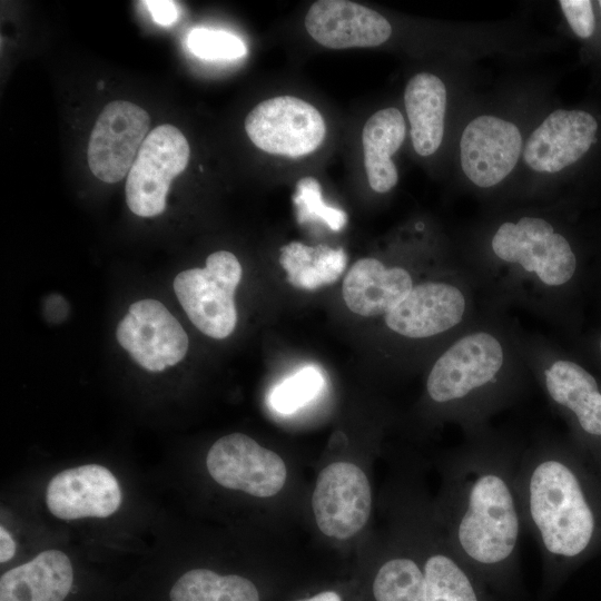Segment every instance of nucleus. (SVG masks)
Masks as SVG:
<instances>
[{
    "instance_id": "nucleus-34",
    "label": "nucleus",
    "mask_w": 601,
    "mask_h": 601,
    "mask_svg": "<svg viewBox=\"0 0 601 601\" xmlns=\"http://www.w3.org/2000/svg\"><path fill=\"white\" fill-rule=\"evenodd\" d=\"M599 6H600V8H601V1H599Z\"/></svg>"
},
{
    "instance_id": "nucleus-16",
    "label": "nucleus",
    "mask_w": 601,
    "mask_h": 601,
    "mask_svg": "<svg viewBox=\"0 0 601 601\" xmlns=\"http://www.w3.org/2000/svg\"><path fill=\"white\" fill-rule=\"evenodd\" d=\"M309 36L331 49L376 47L392 33L390 22L378 12L346 0H321L305 17Z\"/></svg>"
},
{
    "instance_id": "nucleus-3",
    "label": "nucleus",
    "mask_w": 601,
    "mask_h": 601,
    "mask_svg": "<svg viewBox=\"0 0 601 601\" xmlns=\"http://www.w3.org/2000/svg\"><path fill=\"white\" fill-rule=\"evenodd\" d=\"M516 485L524 531L542 556L549 598L601 552V470L565 437L538 435L524 445Z\"/></svg>"
},
{
    "instance_id": "nucleus-10",
    "label": "nucleus",
    "mask_w": 601,
    "mask_h": 601,
    "mask_svg": "<svg viewBox=\"0 0 601 601\" xmlns=\"http://www.w3.org/2000/svg\"><path fill=\"white\" fill-rule=\"evenodd\" d=\"M206 465L221 486L257 497L276 495L287 479L282 457L243 433L217 440L208 451Z\"/></svg>"
},
{
    "instance_id": "nucleus-26",
    "label": "nucleus",
    "mask_w": 601,
    "mask_h": 601,
    "mask_svg": "<svg viewBox=\"0 0 601 601\" xmlns=\"http://www.w3.org/2000/svg\"><path fill=\"white\" fill-rule=\"evenodd\" d=\"M299 224L319 220L332 230H341L347 223L345 211L331 207L323 201L319 181L311 176L300 178L293 195Z\"/></svg>"
},
{
    "instance_id": "nucleus-8",
    "label": "nucleus",
    "mask_w": 601,
    "mask_h": 601,
    "mask_svg": "<svg viewBox=\"0 0 601 601\" xmlns=\"http://www.w3.org/2000/svg\"><path fill=\"white\" fill-rule=\"evenodd\" d=\"M245 129L259 149L290 158L312 154L326 135L321 112L293 96H277L259 102L246 117Z\"/></svg>"
},
{
    "instance_id": "nucleus-14",
    "label": "nucleus",
    "mask_w": 601,
    "mask_h": 601,
    "mask_svg": "<svg viewBox=\"0 0 601 601\" xmlns=\"http://www.w3.org/2000/svg\"><path fill=\"white\" fill-rule=\"evenodd\" d=\"M121 499L115 475L98 464L61 471L46 491L49 511L62 520L107 518L118 510Z\"/></svg>"
},
{
    "instance_id": "nucleus-22",
    "label": "nucleus",
    "mask_w": 601,
    "mask_h": 601,
    "mask_svg": "<svg viewBox=\"0 0 601 601\" xmlns=\"http://www.w3.org/2000/svg\"><path fill=\"white\" fill-rule=\"evenodd\" d=\"M346 259L343 248L307 246L299 242L283 246L279 255L288 283L308 290L335 283L346 267Z\"/></svg>"
},
{
    "instance_id": "nucleus-21",
    "label": "nucleus",
    "mask_w": 601,
    "mask_h": 601,
    "mask_svg": "<svg viewBox=\"0 0 601 601\" xmlns=\"http://www.w3.org/2000/svg\"><path fill=\"white\" fill-rule=\"evenodd\" d=\"M405 138V120L396 108L375 112L362 132L364 165L371 188L376 193L390 191L398 180L392 155Z\"/></svg>"
},
{
    "instance_id": "nucleus-31",
    "label": "nucleus",
    "mask_w": 601,
    "mask_h": 601,
    "mask_svg": "<svg viewBox=\"0 0 601 601\" xmlns=\"http://www.w3.org/2000/svg\"><path fill=\"white\" fill-rule=\"evenodd\" d=\"M590 297L601 309V256L590 264Z\"/></svg>"
},
{
    "instance_id": "nucleus-32",
    "label": "nucleus",
    "mask_w": 601,
    "mask_h": 601,
    "mask_svg": "<svg viewBox=\"0 0 601 601\" xmlns=\"http://www.w3.org/2000/svg\"><path fill=\"white\" fill-rule=\"evenodd\" d=\"M16 551V544L8 531L1 526L0 528V561H9Z\"/></svg>"
},
{
    "instance_id": "nucleus-2",
    "label": "nucleus",
    "mask_w": 601,
    "mask_h": 601,
    "mask_svg": "<svg viewBox=\"0 0 601 601\" xmlns=\"http://www.w3.org/2000/svg\"><path fill=\"white\" fill-rule=\"evenodd\" d=\"M481 305L521 308L570 342L581 333L590 298V262L548 218L522 215L495 226L485 249L460 260Z\"/></svg>"
},
{
    "instance_id": "nucleus-27",
    "label": "nucleus",
    "mask_w": 601,
    "mask_h": 601,
    "mask_svg": "<svg viewBox=\"0 0 601 601\" xmlns=\"http://www.w3.org/2000/svg\"><path fill=\"white\" fill-rule=\"evenodd\" d=\"M187 45L195 56L205 60H234L247 53L245 43L237 36L221 30L194 29Z\"/></svg>"
},
{
    "instance_id": "nucleus-7",
    "label": "nucleus",
    "mask_w": 601,
    "mask_h": 601,
    "mask_svg": "<svg viewBox=\"0 0 601 601\" xmlns=\"http://www.w3.org/2000/svg\"><path fill=\"white\" fill-rule=\"evenodd\" d=\"M190 149L183 132L173 125L152 129L142 142L128 173L126 201L140 217L160 215L171 180L185 170Z\"/></svg>"
},
{
    "instance_id": "nucleus-19",
    "label": "nucleus",
    "mask_w": 601,
    "mask_h": 601,
    "mask_svg": "<svg viewBox=\"0 0 601 601\" xmlns=\"http://www.w3.org/2000/svg\"><path fill=\"white\" fill-rule=\"evenodd\" d=\"M73 569L61 551L47 550L0 579V601H63L72 585Z\"/></svg>"
},
{
    "instance_id": "nucleus-29",
    "label": "nucleus",
    "mask_w": 601,
    "mask_h": 601,
    "mask_svg": "<svg viewBox=\"0 0 601 601\" xmlns=\"http://www.w3.org/2000/svg\"><path fill=\"white\" fill-rule=\"evenodd\" d=\"M570 343V347L601 376V326L582 332Z\"/></svg>"
},
{
    "instance_id": "nucleus-11",
    "label": "nucleus",
    "mask_w": 601,
    "mask_h": 601,
    "mask_svg": "<svg viewBox=\"0 0 601 601\" xmlns=\"http://www.w3.org/2000/svg\"><path fill=\"white\" fill-rule=\"evenodd\" d=\"M150 118L141 107L124 100L105 106L88 144L91 173L105 183H117L130 170L148 136Z\"/></svg>"
},
{
    "instance_id": "nucleus-9",
    "label": "nucleus",
    "mask_w": 601,
    "mask_h": 601,
    "mask_svg": "<svg viewBox=\"0 0 601 601\" xmlns=\"http://www.w3.org/2000/svg\"><path fill=\"white\" fill-rule=\"evenodd\" d=\"M312 508L318 529L337 540L358 533L372 511V490L362 469L351 462H334L317 476Z\"/></svg>"
},
{
    "instance_id": "nucleus-6",
    "label": "nucleus",
    "mask_w": 601,
    "mask_h": 601,
    "mask_svg": "<svg viewBox=\"0 0 601 601\" xmlns=\"http://www.w3.org/2000/svg\"><path fill=\"white\" fill-rule=\"evenodd\" d=\"M236 256L226 250L210 254L205 268L179 273L175 294L191 323L205 335L223 339L237 324L234 295L242 278Z\"/></svg>"
},
{
    "instance_id": "nucleus-5",
    "label": "nucleus",
    "mask_w": 601,
    "mask_h": 601,
    "mask_svg": "<svg viewBox=\"0 0 601 601\" xmlns=\"http://www.w3.org/2000/svg\"><path fill=\"white\" fill-rule=\"evenodd\" d=\"M519 348L534 383L568 428L566 437L601 470V376L571 347L512 318Z\"/></svg>"
},
{
    "instance_id": "nucleus-25",
    "label": "nucleus",
    "mask_w": 601,
    "mask_h": 601,
    "mask_svg": "<svg viewBox=\"0 0 601 601\" xmlns=\"http://www.w3.org/2000/svg\"><path fill=\"white\" fill-rule=\"evenodd\" d=\"M324 386V377L315 366H305L274 387L269 402L283 414H290L315 398Z\"/></svg>"
},
{
    "instance_id": "nucleus-30",
    "label": "nucleus",
    "mask_w": 601,
    "mask_h": 601,
    "mask_svg": "<svg viewBox=\"0 0 601 601\" xmlns=\"http://www.w3.org/2000/svg\"><path fill=\"white\" fill-rule=\"evenodd\" d=\"M144 3L149 10L152 19L160 26H170L178 17L177 8L173 1L148 0Z\"/></svg>"
},
{
    "instance_id": "nucleus-28",
    "label": "nucleus",
    "mask_w": 601,
    "mask_h": 601,
    "mask_svg": "<svg viewBox=\"0 0 601 601\" xmlns=\"http://www.w3.org/2000/svg\"><path fill=\"white\" fill-rule=\"evenodd\" d=\"M560 7L573 32L580 38H589L595 28L592 2L589 0H561Z\"/></svg>"
},
{
    "instance_id": "nucleus-4",
    "label": "nucleus",
    "mask_w": 601,
    "mask_h": 601,
    "mask_svg": "<svg viewBox=\"0 0 601 601\" xmlns=\"http://www.w3.org/2000/svg\"><path fill=\"white\" fill-rule=\"evenodd\" d=\"M533 383L512 317L481 305L477 316L437 351L425 397L436 418L457 424L465 437L490 427L492 417L522 400Z\"/></svg>"
},
{
    "instance_id": "nucleus-13",
    "label": "nucleus",
    "mask_w": 601,
    "mask_h": 601,
    "mask_svg": "<svg viewBox=\"0 0 601 601\" xmlns=\"http://www.w3.org/2000/svg\"><path fill=\"white\" fill-rule=\"evenodd\" d=\"M522 148L518 127L493 116H480L461 137V164L466 177L481 188L501 183L515 167Z\"/></svg>"
},
{
    "instance_id": "nucleus-20",
    "label": "nucleus",
    "mask_w": 601,
    "mask_h": 601,
    "mask_svg": "<svg viewBox=\"0 0 601 601\" xmlns=\"http://www.w3.org/2000/svg\"><path fill=\"white\" fill-rule=\"evenodd\" d=\"M404 101L415 151L420 156L434 154L444 132L445 85L435 75L417 73L406 85Z\"/></svg>"
},
{
    "instance_id": "nucleus-12",
    "label": "nucleus",
    "mask_w": 601,
    "mask_h": 601,
    "mask_svg": "<svg viewBox=\"0 0 601 601\" xmlns=\"http://www.w3.org/2000/svg\"><path fill=\"white\" fill-rule=\"evenodd\" d=\"M116 336L132 359L150 372H161L178 364L189 345L180 323L156 299L132 303L119 323Z\"/></svg>"
},
{
    "instance_id": "nucleus-15",
    "label": "nucleus",
    "mask_w": 601,
    "mask_h": 601,
    "mask_svg": "<svg viewBox=\"0 0 601 601\" xmlns=\"http://www.w3.org/2000/svg\"><path fill=\"white\" fill-rule=\"evenodd\" d=\"M598 122L583 110L559 109L531 134L524 160L535 171L556 173L578 161L595 141Z\"/></svg>"
},
{
    "instance_id": "nucleus-1",
    "label": "nucleus",
    "mask_w": 601,
    "mask_h": 601,
    "mask_svg": "<svg viewBox=\"0 0 601 601\" xmlns=\"http://www.w3.org/2000/svg\"><path fill=\"white\" fill-rule=\"evenodd\" d=\"M524 444L492 426L454 449L443 467L437 519L461 559L492 593L524 601V523L516 474Z\"/></svg>"
},
{
    "instance_id": "nucleus-18",
    "label": "nucleus",
    "mask_w": 601,
    "mask_h": 601,
    "mask_svg": "<svg viewBox=\"0 0 601 601\" xmlns=\"http://www.w3.org/2000/svg\"><path fill=\"white\" fill-rule=\"evenodd\" d=\"M422 558L426 601H493L490 589L461 559L443 531Z\"/></svg>"
},
{
    "instance_id": "nucleus-17",
    "label": "nucleus",
    "mask_w": 601,
    "mask_h": 601,
    "mask_svg": "<svg viewBox=\"0 0 601 601\" xmlns=\"http://www.w3.org/2000/svg\"><path fill=\"white\" fill-rule=\"evenodd\" d=\"M418 282L413 272L401 265L386 266L367 257L354 263L343 282L346 306L364 317L385 316Z\"/></svg>"
},
{
    "instance_id": "nucleus-33",
    "label": "nucleus",
    "mask_w": 601,
    "mask_h": 601,
    "mask_svg": "<svg viewBox=\"0 0 601 601\" xmlns=\"http://www.w3.org/2000/svg\"><path fill=\"white\" fill-rule=\"evenodd\" d=\"M296 601H342V598L334 591H323L311 598L299 599Z\"/></svg>"
},
{
    "instance_id": "nucleus-23",
    "label": "nucleus",
    "mask_w": 601,
    "mask_h": 601,
    "mask_svg": "<svg viewBox=\"0 0 601 601\" xmlns=\"http://www.w3.org/2000/svg\"><path fill=\"white\" fill-rule=\"evenodd\" d=\"M170 601H259L256 585L248 579L221 575L208 569L184 573L173 585Z\"/></svg>"
},
{
    "instance_id": "nucleus-24",
    "label": "nucleus",
    "mask_w": 601,
    "mask_h": 601,
    "mask_svg": "<svg viewBox=\"0 0 601 601\" xmlns=\"http://www.w3.org/2000/svg\"><path fill=\"white\" fill-rule=\"evenodd\" d=\"M372 592L375 601H426L421 564L405 554L387 559L374 577Z\"/></svg>"
}]
</instances>
